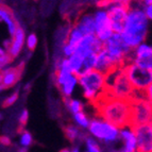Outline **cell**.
I'll list each match as a JSON object with an SVG mask.
<instances>
[{
    "mask_svg": "<svg viewBox=\"0 0 152 152\" xmlns=\"http://www.w3.org/2000/svg\"><path fill=\"white\" fill-rule=\"evenodd\" d=\"M18 99V94L17 93H14V94L12 95V96H10L9 98H7L3 101L2 103V107H11L12 104H14L16 102V100Z\"/></svg>",
    "mask_w": 152,
    "mask_h": 152,
    "instance_id": "22",
    "label": "cell"
},
{
    "mask_svg": "<svg viewBox=\"0 0 152 152\" xmlns=\"http://www.w3.org/2000/svg\"><path fill=\"white\" fill-rule=\"evenodd\" d=\"M152 50L150 46L140 44L135 48V60L134 64L142 69L151 71L152 69Z\"/></svg>",
    "mask_w": 152,
    "mask_h": 152,
    "instance_id": "10",
    "label": "cell"
},
{
    "mask_svg": "<svg viewBox=\"0 0 152 152\" xmlns=\"http://www.w3.org/2000/svg\"><path fill=\"white\" fill-rule=\"evenodd\" d=\"M36 45H37V37H36L35 34H30L28 36V39H27V47L30 49L31 51H33L35 49Z\"/></svg>",
    "mask_w": 152,
    "mask_h": 152,
    "instance_id": "21",
    "label": "cell"
},
{
    "mask_svg": "<svg viewBox=\"0 0 152 152\" xmlns=\"http://www.w3.org/2000/svg\"><path fill=\"white\" fill-rule=\"evenodd\" d=\"M25 68V63H21L17 67H13V68H8L7 70L1 71V76H2V82H1V86L2 88H10L13 85H15L16 82L20 79L23 70Z\"/></svg>",
    "mask_w": 152,
    "mask_h": 152,
    "instance_id": "11",
    "label": "cell"
},
{
    "mask_svg": "<svg viewBox=\"0 0 152 152\" xmlns=\"http://www.w3.org/2000/svg\"><path fill=\"white\" fill-rule=\"evenodd\" d=\"M88 127L91 134L100 140H105V142H114L119 135L118 130L116 128L104 121L93 120L88 124Z\"/></svg>",
    "mask_w": 152,
    "mask_h": 152,
    "instance_id": "8",
    "label": "cell"
},
{
    "mask_svg": "<svg viewBox=\"0 0 152 152\" xmlns=\"http://www.w3.org/2000/svg\"><path fill=\"white\" fill-rule=\"evenodd\" d=\"M28 118H29L28 111H27V110H23L20 117H19V124H20V128L18 129L19 133H23V128H25V126L27 124V122H28Z\"/></svg>",
    "mask_w": 152,
    "mask_h": 152,
    "instance_id": "19",
    "label": "cell"
},
{
    "mask_svg": "<svg viewBox=\"0 0 152 152\" xmlns=\"http://www.w3.org/2000/svg\"><path fill=\"white\" fill-rule=\"evenodd\" d=\"M148 124H151V102L145 100L132 102V122L129 130Z\"/></svg>",
    "mask_w": 152,
    "mask_h": 152,
    "instance_id": "6",
    "label": "cell"
},
{
    "mask_svg": "<svg viewBox=\"0 0 152 152\" xmlns=\"http://www.w3.org/2000/svg\"><path fill=\"white\" fill-rule=\"evenodd\" d=\"M1 82H2V76H1V71H0V85H1Z\"/></svg>",
    "mask_w": 152,
    "mask_h": 152,
    "instance_id": "30",
    "label": "cell"
},
{
    "mask_svg": "<svg viewBox=\"0 0 152 152\" xmlns=\"http://www.w3.org/2000/svg\"><path fill=\"white\" fill-rule=\"evenodd\" d=\"M129 10V1H113L112 4L110 5L107 15L110 19V23H111L113 33L121 34Z\"/></svg>",
    "mask_w": 152,
    "mask_h": 152,
    "instance_id": "4",
    "label": "cell"
},
{
    "mask_svg": "<svg viewBox=\"0 0 152 152\" xmlns=\"http://www.w3.org/2000/svg\"><path fill=\"white\" fill-rule=\"evenodd\" d=\"M75 119H76L78 124H80L81 127H84V128L88 127V124H89L88 119H87V117L85 116V114H84L83 112H80V113L75 114Z\"/></svg>",
    "mask_w": 152,
    "mask_h": 152,
    "instance_id": "18",
    "label": "cell"
},
{
    "mask_svg": "<svg viewBox=\"0 0 152 152\" xmlns=\"http://www.w3.org/2000/svg\"><path fill=\"white\" fill-rule=\"evenodd\" d=\"M64 102H65L66 107H68L74 114H77V113H80L83 110V105L80 101L78 100H71V99H67L64 98Z\"/></svg>",
    "mask_w": 152,
    "mask_h": 152,
    "instance_id": "16",
    "label": "cell"
},
{
    "mask_svg": "<svg viewBox=\"0 0 152 152\" xmlns=\"http://www.w3.org/2000/svg\"><path fill=\"white\" fill-rule=\"evenodd\" d=\"M77 81L80 82V84L83 86L84 97L89 102H91L103 87L104 76L100 71L91 69V70L84 72L81 76H79L77 78Z\"/></svg>",
    "mask_w": 152,
    "mask_h": 152,
    "instance_id": "3",
    "label": "cell"
},
{
    "mask_svg": "<svg viewBox=\"0 0 152 152\" xmlns=\"http://www.w3.org/2000/svg\"><path fill=\"white\" fill-rule=\"evenodd\" d=\"M0 19L1 20H4L5 23H8L9 31H10V34L12 35V37L15 34L16 28H17V23L14 19V16H13V12L10 8H8L7 5L0 4Z\"/></svg>",
    "mask_w": 152,
    "mask_h": 152,
    "instance_id": "14",
    "label": "cell"
},
{
    "mask_svg": "<svg viewBox=\"0 0 152 152\" xmlns=\"http://www.w3.org/2000/svg\"><path fill=\"white\" fill-rule=\"evenodd\" d=\"M0 144L4 145V146H10L11 140H10V138L7 136H0Z\"/></svg>",
    "mask_w": 152,
    "mask_h": 152,
    "instance_id": "26",
    "label": "cell"
},
{
    "mask_svg": "<svg viewBox=\"0 0 152 152\" xmlns=\"http://www.w3.org/2000/svg\"><path fill=\"white\" fill-rule=\"evenodd\" d=\"M20 142L23 147H28L32 144V136L29 133L28 131H23V134H21V138H20Z\"/></svg>",
    "mask_w": 152,
    "mask_h": 152,
    "instance_id": "20",
    "label": "cell"
},
{
    "mask_svg": "<svg viewBox=\"0 0 152 152\" xmlns=\"http://www.w3.org/2000/svg\"><path fill=\"white\" fill-rule=\"evenodd\" d=\"M146 3H148V7L146 5L145 7V10H144V13H145V16L147 18H149V19H151V17H152V5H151V1H148V2H146Z\"/></svg>",
    "mask_w": 152,
    "mask_h": 152,
    "instance_id": "25",
    "label": "cell"
},
{
    "mask_svg": "<svg viewBox=\"0 0 152 152\" xmlns=\"http://www.w3.org/2000/svg\"><path fill=\"white\" fill-rule=\"evenodd\" d=\"M77 82L78 81H77L76 77L71 76L70 78L66 81V83L61 87V91H63L65 98L66 97H70V95H71V93H72V91H74V87H75V85H76Z\"/></svg>",
    "mask_w": 152,
    "mask_h": 152,
    "instance_id": "15",
    "label": "cell"
},
{
    "mask_svg": "<svg viewBox=\"0 0 152 152\" xmlns=\"http://www.w3.org/2000/svg\"><path fill=\"white\" fill-rule=\"evenodd\" d=\"M124 74L127 76L132 87L136 91H144L149 85H151L152 72L142 69L135 64H132L124 68Z\"/></svg>",
    "mask_w": 152,
    "mask_h": 152,
    "instance_id": "5",
    "label": "cell"
},
{
    "mask_svg": "<svg viewBox=\"0 0 152 152\" xmlns=\"http://www.w3.org/2000/svg\"><path fill=\"white\" fill-rule=\"evenodd\" d=\"M1 89H3V88H2V86H1V85H0V91H1Z\"/></svg>",
    "mask_w": 152,
    "mask_h": 152,
    "instance_id": "32",
    "label": "cell"
},
{
    "mask_svg": "<svg viewBox=\"0 0 152 152\" xmlns=\"http://www.w3.org/2000/svg\"><path fill=\"white\" fill-rule=\"evenodd\" d=\"M96 110V115L116 129H130L132 122V102L116 98L101 89L91 102Z\"/></svg>",
    "mask_w": 152,
    "mask_h": 152,
    "instance_id": "1",
    "label": "cell"
},
{
    "mask_svg": "<svg viewBox=\"0 0 152 152\" xmlns=\"http://www.w3.org/2000/svg\"><path fill=\"white\" fill-rule=\"evenodd\" d=\"M12 60L13 58H11L8 53H5V54H3L2 56H0V71L2 70V68L4 66H7L9 63H11Z\"/></svg>",
    "mask_w": 152,
    "mask_h": 152,
    "instance_id": "24",
    "label": "cell"
},
{
    "mask_svg": "<svg viewBox=\"0 0 152 152\" xmlns=\"http://www.w3.org/2000/svg\"><path fill=\"white\" fill-rule=\"evenodd\" d=\"M1 118H2V116H1V114H0V119H1Z\"/></svg>",
    "mask_w": 152,
    "mask_h": 152,
    "instance_id": "33",
    "label": "cell"
},
{
    "mask_svg": "<svg viewBox=\"0 0 152 152\" xmlns=\"http://www.w3.org/2000/svg\"><path fill=\"white\" fill-rule=\"evenodd\" d=\"M87 142V149H88V152H100V149H99V146L91 140V138H87L86 140Z\"/></svg>",
    "mask_w": 152,
    "mask_h": 152,
    "instance_id": "23",
    "label": "cell"
},
{
    "mask_svg": "<svg viewBox=\"0 0 152 152\" xmlns=\"http://www.w3.org/2000/svg\"><path fill=\"white\" fill-rule=\"evenodd\" d=\"M23 42H25V32H23V28L17 25L15 34L13 36V41H12V43H11L10 47H9L7 53L12 58H16V56H18V53L20 52L21 48H23Z\"/></svg>",
    "mask_w": 152,
    "mask_h": 152,
    "instance_id": "12",
    "label": "cell"
},
{
    "mask_svg": "<svg viewBox=\"0 0 152 152\" xmlns=\"http://www.w3.org/2000/svg\"><path fill=\"white\" fill-rule=\"evenodd\" d=\"M136 138V152L152 151V127L151 124L138 126L131 129Z\"/></svg>",
    "mask_w": 152,
    "mask_h": 152,
    "instance_id": "7",
    "label": "cell"
},
{
    "mask_svg": "<svg viewBox=\"0 0 152 152\" xmlns=\"http://www.w3.org/2000/svg\"><path fill=\"white\" fill-rule=\"evenodd\" d=\"M19 152H28V151H27V149H26V148H21V149L19 150Z\"/></svg>",
    "mask_w": 152,
    "mask_h": 152,
    "instance_id": "28",
    "label": "cell"
},
{
    "mask_svg": "<svg viewBox=\"0 0 152 152\" xmlns=\"http://www.w3.org/2000/svg\"><path fill=\"white\" fill-rule=\"evenodd\" d=\"M95 19V35L99 41L102 43L105 42L113 35V31H112L111 23L107 15V12L100 11L96 13L94 16Z\"/></svg>",
    "mask_w": 152,
    "mask_h": 152,
    "instance_id": "9",
    "label": "cell"
},
{
    "mask_svg": "<svg viewBox=\"0 0 152 152\" xmlns=\"http://www.w3.org/2000/svg\"><path fill=\"white\" fill-rule=\"evenodd\" d=\"M60 152H70V150H69V149H63V150H61Z\"/></svg>",
    "mask_w": 152,
    "mask_h": 152,
    "instance_id": "29",
    "label": "cell"
},
{
    "mask_svg": "<svg viewBox=\"0 0 152 152\" xmlns=\"http://www.w3.org/2000/svg\"><path fill=\"white\" fill-rule=\"evenodd\" d=\"M64 133H65V136L70 142H74L77 137H79V130L74 126H71V124L64 128Z\"/></svg>",
    "mask_w": 152,
    "mask_h": 152,
    "instance_id": "17",
    "label": "cell"
},
{
    "mask_svg": "<svg viewBox=\"0 0 152 152\" xmlns=\"http://www.w3.org/2000/svg\"><path fill=\"white\" fill-rule=\"evenodd\" d=\"M147 17L142 9L130 8L124 21L121 38L129 48L135 49L145 41L147 35Z\"/></svg>",
    "mask_w": 152,
    "mask_h": 152,
    "instance_id": "2",
    "label": "cell"
},
{
    "mask_svg": "<svg viewBox=\"0 0 152 152\" xmlns=\"http://www.w3.org/2000/svg\"><path fill=\"white\" fill-rule=\"evenodd\" d=\"M76 26L83 36L95 35V19L93 15H84Z\"/></svg>",
    "mask_w": 152,
    "mask_h": 152,
    "instance_id": "13",
    "label": "cell"
},
{
    "mask_svg": "<svg viewBox=\"0 0 152 152\" xmlns=\"http://www.w3.org/2000/svg\"><path fill=\"white\" fill-rule=\"evenodd\" d=\"M3 54H5L4 50H3V49H1V48H0V56H2Z\"/></svg>",
    "mask_w": 152,
    "mask_h": 152,
    "instance_id": "27",
    "label": "cell"
},
{
    "mask_svg": "<svg viewBox=\"0 0 152 152\" xmlns=\"http://www.w3.org/2000/svg\"><path fill=\"white\" fill-rule=\"evenodd\" d=\"M72 152H79V150H78V149H77V148H75V149H74V150H72Z\"/></svg>",
    "mask_w": 152,
    "mask_h": 152,
    "instance_id": "31",
    "label": "cell"
}]
</instances>
